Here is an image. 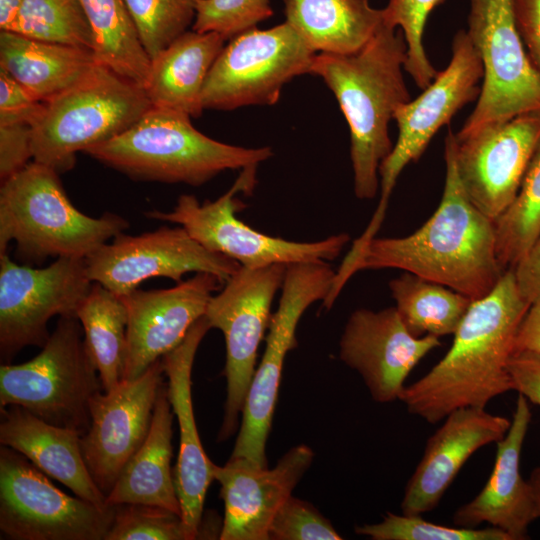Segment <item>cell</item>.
<instances>
[{"mask_svg": "<svg viewBox=\"0 0 540 540\" xmlns=\"http://www.w3.org/2000/svg\"><path fill=\"white\" fill-rule=\"evenodd\" d=\"M444 157V190L432 216L408 236L371 239L349 264L336 270L324 308L333 306L347 281L361 270H404L472 301L494 289L505 272L496 254L495 221L474 205L460 182L451 129L445 138Z\"/></svg>", "mask_w": 540, "mask_h": 540, "instance_id": "cell-1", "label": "cell"}, {"mask_svg": "<svg viewBox=\"0 0 540 540\" xmlns=\"http://www.w3.org/2000/svg\"><path fill=\"white\" fill-rule=\"evenodd\" d=\"M530 305L514 270H506L489 294L471 303L445 356L405 386L399 400L408 412L436 424L459 408H485L512 390L507 363Z\"/></svg>", "mask_w": 540, "mask_h": 540, "instance_id": "cell-2", "label": "cell"}, {"mask_svg": "<svg viewBox=\"0 0 540 540\" xmlns=\"http://www.w3.org/2000/svg\"><path fill=\"white\" fill-rule=\"evenodd\" d=\"M407 45L403 33L384 22L351 54L316 53L310 74L325 82L337 99L350 130L354 192L370 200L380 188L379 168L393 148L389 122L411 100L403 71Z\"/></svg>", "mask_w": 540, "mask_h": 540, "instance_id": "cell-3", "label": "cell"}, {"mask_svg": "<svg viewBox=\"0 0 540 540\" xmlns=\"http://www.w3.org/2000/svg\"><path fill=\"white\" fill-rule=\"evenodd\" d=\"M85 153L136 180L192 186L225 170L258 166L273 155L267 146L245 148L214 140L198 131L189 115L157 107Z\"/></svg>", "mask_w": 540, "mask_h": 540, "instance_id": "cell-4", "label": "cell"}, {"mask_svg": "<svg viewBox=\"0 0 540 540\" xmlns=\"http://www.w3.org/2000/svg\"><path fill=\"white\" fill-rule=\"evenodd\" d=\"M1 183L0 255L15 241L17 257L25 261L85 259L129 226L114 213L93 218L80 212L66 195L59 173L38 162Z\"/></svg>", "mask_w": 540, "mask_h": 540, "instance_id": "cell-5", "label": "cell"}, {"mask_svg": "<svg viewBox=\"0 0 540 540\" xmlns=\"http://www.w3.org/2000/svg\"><path fill=\"white\" fill-rule=\"evenodd\" d=\"M151 107L142 86L98 62L43 103L32 123L33 159L59 174L66 172L78 152L123 133Z\"/></svg>", "mask_w": 540, "mask_h": 540, "instance_id": "cell-6", "label": "cell"}, {"mask_svg": "<svg viewBox=\"0 0 540 540\" xmlns=\"http://www.w3.org/2000/svg\"><path fill=\"white\" fill-rule=\"evenodd\" d=\"M102 389L78 318L61 316L33 359L0 367V407L18 405L40 419L83 436L90 400Z\"/></svg>", "mask_w": 540, "mask_h": 540, "instance_id": "cell-7", "label": "cell"}, {"mask_svg": "<svg viewBox=\"0 0 540 540\" xmlns=\"http://www.w3.org/2000/svg\"><path fill=\"white\" fill-rule=\"evenodd\" d=\"M466 30L483 67L477 103L456 134L540 111V71L517 28L511 0H469Z\"/></svg>", "mask_w": 540, "mask_h": 540, "instance_id": "cell-8", "label": "cell"}, {"mask_svg": "<svg viewBox=\"0 0 540 540\" xmlns=\"http://www.w3.org/2000/svg\"><path fill=\"white\" fill-rule=\"evenodd\" d=\"M256 168L242 169L232 187L215 201L201 204L194 195L183 194L172 211L154 210L146 215L179 224L206 249L229 257L246 268L336 259L350 241L346 233L314 242H296L266 235L235 216L241 206L235 195L253 190Z\"/></svg>", "mask_w": 540, "mask_h": 540, "instance_id": "cell-9", "label": "cell"}, {"mask_svg": "<svg viewBox=\"0 0 540 540\" xmlns=\"http://www.w3.org/2000/svg\"><path fill=\"white\" fill-rule=\"evenodd\" d=\"M335 274L336 270L325 261L286 266L278 309L270 320L266 347L246 396L230 458H244L258 467H267L266 441L286 355L297 345L295 334L301 316L313 303L327 298Z\"/></svg>", "mask_w": 540, "mask_h": 540, "instance_id": "cell-10", "label": "cell"}, {"mask_svg": "<svg viewBox=\"0 0 540 540\" xmlns=\"http://www.w3.org/2000/svg\"><path fill=\"white\" fill-rule=\"evenodd\" d=\"M206 78L205 109L273 105L293 78L310 74L316 52L286 21L257 27L228 40Z\"/></svg>", "mask_w": 540, "mask_h": 540, "instance_id": "cell-11", "label": "cell"}, {"mask_svg": "<svg viewBox=\"0 0 540 540\" xmlns=\"http://www.w3.org/2000/svg\"><path fill=\"white\" fill-rule=\"evenodd\" d=\"M115 506L57 488L24 455L0 449V530L13 540H105Z\"/></svg>", "mask_w": 540, "mask_h": 540, "instance_id": "cell-12", "label": "cell"}, {"mask_svg": "<svg viewBox=\"0 0 540 540\" xmlns=\"http://www.w3.org/2000/svg\"><path fill=\"white\" fill-rule=\"evenodd\" d=\"M483 78L481 60L466 30H459L452 42L447 67L414 100L399 106L393 116L398 137L379 168L380 200L359 239L366 243L376 237L385 216L393 188L403 169L417 161L437 131L449 124L465 105L478 99Z\"/></svg>", "mask_w": 540, "mask_h": 540, "instance_id": "cell-13", "label": "cell"}, {"mask_svg": "<svg viewBox=\"0 0 540 540\" xmlns=\"http://www.w3.org/2000/svg\"><path fill=\"white\" fill-rule=\"evenodd\" d=\"M286 266H241L207 305L205 316L211 328L223 333L226 345L227 396L218 441L236 431L256 370L258 347L269 327L271 305L282 287Z\"/></svg>", "mask_w": 540, "mask_h": 540, "instance_id": "cell-14", "label": "cell"}, {"mask_svg": "<svg viewBox=\"0 0 540 540\" xmlns=\"http://www.w3.org/2000/svg\"><path fill=\"white\" fill-rule=\"evenodd\" d=\"M93 282L85 259L59 257L45 268L0 255V355L4 364L26 346L43 347L54 316H76Z\"/></svg>", "mask_w": 540, "mask_h": 540, "instance_id": "cell-15", "label": "cell"}, {"mask_svg": "<svg viewBox=\"0 0 540 540\" xmlns=\"http://www.w3.org/2000/svg\"><path fill=\"white\" fill-rule=\"evenodd\" d=\"M85 264L92 282L118 296L147 279L164 277L179 283L190 272L210 273L225 283L241 267L203 247L181 226H162L137 236L120 233L85 258Z\"/></svg>", "mask_w": 540, "mask_h": 540, "instance_id": "cell-16", "label": "cell"}, {"mask_svg": "<svg viewBox=\"0 0 540 540\" xmlns=\"http://www.w3.org/2000/svg\"><path fill=\"white\" fill-rule=\"evenodd\" d=\"M540 139V111L518 115L457 137L460 182L474 205L496 220L516 198Z\"/></svg>", "mask_w": 540, "mask_h": 540, "instance_id": "cell-17", "label": "cell"}, {"mask_svg": "<svg viewBox=\"0 0 540 540\" xmlns=\"http://www.w3.org/2000/svg\"><path fill=\"white\" fill-rule=\"evenodd\" d=\"M164 375L159 359L139 377L124 380L108 392L101 390L90 400V427L80 445L86 466L105 496L149 433Z\"/></svg>", "mask_w": 540, "mask_h": 540, "instance_id": "cell-18", "label": "cell"}, {"mask_svg": "<svg viewBox=\"0 0 540 540\" xmlns=\"http://www.w3.org/2000/svg\"><path fill=\"white\" fill-rule=\"evenodd\" d=\"M440 345L439 337L413 336L395 307L361 308L347 320L339 357L361 375L374 401L388 403L399 399L410 372Z\"/></svg>", "mask_w": 540, "mask_h": 540, "instance_id": "cell-19", "label": "cell"}, {"mask_svg": "<svg viewBox=\"0 0 540 540\" xmlns=\"http://www.w3.org/2000/svg\"><path fill=\"white\" fill-rule=\"evenodd\" d=\"M223 282L210 273H196L168 289H135L120 296L128 314L124 380H133L178 347L193 324L206 313L209 300Z\"/></svg>", "mask_w": 540, "mask_h": 540, "instance_id": "cell-20", "label": "cell"}, {"mask_svg": "<svg viewBox=\"0 0 540 540\" xmlns=\"http://www.w3.org/2000/svg\"><path fill=\"white\" fill-rule=\"evenodd\" d=\"M314 453L304 444L292 447L274 468L258 467L244 458L214 465L224 502L221 540H269L277 511L310 467Z\"/></svg>", "mask_w": 540, "mask_h": 540, "instance_id": "cell-21", "label": "cell"}, {"mask_svg": "<svg viewBox=\"0 0 540 540\" xmlns=\"http://www.w3.org/2000/svg\"><path fill=\"white\" fill-rule=\"evenodd\" d=\"M209 329L210 323L204 315L193 324L183 342L161 358L168 379V398L179 425L180 443L173 478L187 540L196 539L200 533L206 493L214 480L215 464L207 457L199 438L191 390L194 358Z\"/></svg>", "mask_w": 540, "mask_h": 540, "instance_id": "cell-22", "label": "cell"}, {"mask_svg": "<svg viewBox=\"0 0 540 540\" xmlns=\"http://www.w3.org/2000/svg\"><path fill=\"white\" fill-rule=\"evenodd\" d=\"M511 421L480 407L459 408L428 439L401 502L405 515H421L440 502L466 461L481 447L498 442Z\"/></svg>", "mask_w": 540, "mask_h": 540, "instance_id": "cell-23", "label": "cell"}, {"mask_svg": "<svg viewBox=\"0 0 540 540\" xmlns=\"http://www.w3.org/2000/svg\"><path fill=\"white\" fill-rule=\"evenodd\" d=\"M531 416L528 400L519 394L511 425L497 442L490 477L476 497L455 511V526L477 528L488 523L511 540L528 538L529 525L539 518L532 487L520 471L521 451Z\"/></svg>", "mask_w": 540, "mask_h": 540, "instance_id": "cell-24", "label": "cell"}, {"mask_svg": "<svg viewBox=\"0 0 540 540\" xmlns=\"http://www.w3.org/2000/svg\"><path fill=\"white\" fill-rule=\"evenodd\" d=\"M0 443L24 455L49 477L76 496L108 507L84 461L81 435L50 424L18 405L0 408Z\"/></svg>", "mask_w": 540, "mask_h": 540, "instance_id": "cell-25", "label": "cell"}, {"mask_svg": "<svg viewBox=\"0 0 540 540\" xmlns=\"http://www.w3.org/2000/svg\"><path fill=\"white\" fill-rule=\"evenodd\" d=\"M226 41L217 33L192 29L151 59L143 87L151 106L199 117L206 78Z\"/></svg>", "mask_w": 540, "mask_h": 540, "instance_id": "cell-26", "label": "cell"}, {"mask_svg": "<svg viewBox=\"0 0 540 540\" xmlns=\"http://www.w3.org/2000/svg\"><path fill=\"white\" fill-rule=\"evenodd\" d=\"M173 415L167 383H164L156 400L149 433L106 496L108 506L154 505L181 516L171 467Z\"/></svg>", "mask_w": 540, "mask_h": 540, "instance_id": "cell-27", "label": "cell"}, {"mask_svg": "<svg viewBox=\"0 0 540 540\" xmlns=\"http://www.w3.org/2000/svg\"><path fill=\"white\" fill-rule=\"evenodd\" d=\"M96 63L91 50L0 32V69L41 102L73 86Z\"/></svg>", "mask_w": 540, "mask_h": 540, "instance_id": "cell-28", "label": "cell"}, {"mask_svg": "<svg viewBox=\"0 0 540 540\" xmlns=\"http://www.w3.org/2000/svg\"><path fill=\"white\" fill-rule=\"evenodd\" d=\"M285 21L316 53L360 50L383 23L369 0H283Z\"/></svg>", "mask_w": 540, "mask_h": 540, "instance_id": "cell-29", "label": "cell"}, {"mask_svg": "<svg viewBox=\"0 0 540 540\" xmlns=\"http://www.w3.org/2000/svg\"><path fill=\"white\" fill-rule=\"evenodd\" d=\"M76 317L84 332V343L102 389L108 392L124 381L127 358V309L120 298L93 282Z\"/></svg>", "mask_w": 540, "mask_h": 540, "instance_id": "cell-30", "label": "cell"}, {"mask_svg": "<svg viewBox=\"0 0 540 540\" xmlns=\"http://www.w3.org/2000/svg\"><path fill=\"white\" fill-rule=\"evenodd\" d=\"M395 308L415 337L454 334L473 302L442 284L405 272L389 282Z\"/></svg>", "mask_w": 540, "mask_h": 540, "instance_id": "cell-31", "label": "cell"}, {"mask_svg": "<svg viewBox=\"0 0 540 540\" xmlns=\"http://www.w3.org/2000/svg\"><path fill=\"white\" fill-rule=\"evenodd\" d=\"M94 36L98 62L144 87L151 59L143 47L125 0H80Z\"/></svg>", "mask_w": 540, "mask_h": 540, "instance_id": "cell-32", "label": "cell"}, {"mask_svg": "<svg viewBox=\"0 0 540 540\" xmlns=\"http://www.w3.org/2000/svg\"><path fill=\"white\" fill-rule=\"evenodd\" d=\"M494 221L498 262L504 271L513 269L540 233V139L516 198Z\"/></svg>", "mask_w": 540, "mask_h": 540, "instance_id": "cell-33", "label": "cell"}, {"mask_svg": "<svg viewBox=\"0 0 540 540\" xmlns=\"http://www.w3.org/2000/svg\"><path fill=\"white\" fill-rule=\"evenodd\" d=\"M10 32L93 51L94 36L80 0H23Z\"/></svg>", "mask_w": 540, "mask_h": 540, "instance_id": "cell-34", "label": "cell"}, {"mask_svg": "<svg viewBox=\"0 0 540 540\" xmlns=\"http://www.w3.org/2000/svg\"><path fill=\"white\" fill-rule=\"evenodd\" d=\"M197 0H125L143 47L153 59L193 25Z\"/></svg>", "mask_w": 540, "mask_h": 540, "instance_id": "cell-35", "label": "cell"}, {"mask_svg": "<svg viewBox=\"0 0 540 540\" xmlns=\"http://www.w3.org/2000/svg\"><path fill=\"white\" fill-rule=\"evenodd\" d=\"M444 0H388L382 8L383 22L402 31L407 45L404 70L415 84L426 88L438 71L429 61L423 44L426 21L433 9Z\"/></svg>", "mask_w": 540, "mask_h": 540, "instance_id": "cell-36", "label": "cell"}, {"mask_svg": "<svg viewBox=\"0 0 540 540\" xmlns=\"http://www.w3.org/2000/svg\"><path fill=\"white\" fill-rule=\"evenodd\" d=\"M358 535L373 540H511L502 530L487 528L449 527L428 522L420 515L387 512L381 522L357 526Z\"/></svg>", "mask_w": 540, "mask_h": 540, "instance_id": "cell-37", "label": "cell"}, {"mask_svg": "<svg viewBox=\"0 0 540 540\" xmlns=\"http://www.w3.org/2000/svg\"><path fill=\"white\" fill-rule=\"evenodd\" d=\"M105 540H187L181 516L146 504L115 505Z\"/></svg>", "mask_w": 540, "mask_h": 540, "instance_id": "cell-38", "label": "cell"}, {"mask_svg": "<svg viewBox=\"0 0 540 540\" xmlns=\"http://www.w3.org/2000/svg\"><path fill=\"white\" fill-rule=\"evenodd\" d=\"M271 0H197L192 29L227 41L272 17Z\"/></svg>", "mask_w": 540, "mask_h": 540, "instance_id": "cell-39", "label": "cell"}, {"mask_svg": "<svg viewBox=\"0 0 540 540\" xmlns=\"http://www.w3.org/2000/svg\"><path fill=\"white\" fill-rule=\"evenodd\" d=\"M270 540H340L333 525L311 503L292 495L275 514Z\"/></svg>", "mask_w": 540, "mask_h": 540, "instance_id": "cell-40", "label": "cell"}, {"mask_svg": "<svg viewBox=\"0 0 540 540\" xmlns=\"http://www.w3.org/2000/svg\"><path fill=\"white\" fill-rule=\"evenodd\" d=\"M32 152V124L13 122L0 124V178L1 182L24 168Z\"/></svg>", "mask_w": 540, "mask_h": 540, "instance_id": "cell-41", "label": "cell"}, {"mask_svg": "<svg viewBox=\"0 0 540 540\" xmlns=\"http://www.w3.org/2000/svg\"><path fill=\"white\" fill-rule=\"evenodd\" d=\"M43 103L0 69V124L13 122L32 124L40 113Z\"/></svg>", "mask_w": 540, "mask_h": 540, "instance_id": "cell-42", "label": "cell"}, {"mask_svg": "<svg viewBox=\"0 0 540 540\" xmlns=\"http://www.w3.org/2000/svg\"><path fill=\"white\" fill-rule=\"evenodd\" d=\"M507 370L512 390L540 406V353L514 352L508 360Z\"/></svg>", "mask_w": 540, "mask_h": 540, "instance_id": "cell-43", "label": "cell"}, {"mask_svg": "<svg viewBox=\"0 0 540 540\" xmlns=\"http://www.w3.org/2000/svg\"><path fill=\"white\" fill-rule=\"evenodd\" d=\"M518 31L540 71V0H511Z\"/></svg>", "mask_w": 540, "mask_h": 540, "instance_id": "cell-44", "label": "cell"}, {"mask_svg": "<svg viewBox=\"0 0 540 540\" xmlns=\"http://www.w3.org/2000/svg\"><path fill=\"white\" fill-rule=\"evenodd\" d=\"M521 295L530 303L540 302V233L513 268Z\"/></svg>", "mask_w": 540, "mask_h": 540, "instance_id": "cell-45", "label": "cell"}, {"mask_svg": "<svg viewBox=\"0 0 540 540\" xmlns=\"http://www.w3.org/2000/svg\"><path fill=\"white\" fill-rule=\"evenodd\" d=\"M521 351L540 353V302L530 305L518 327L514 352Z\"/></svg>", "mask_w": 540, "mask_h": 540, "instance_id": "cell-46", "label": "cell"}, {"mask_svg": "<svg viewBox=\"0 0 540 540\" xmlns=\"http://www.w3.org/2000/svg\"><path fill=\"white\" fill-rule=\"evenodd\" d=\"M23 0H0V30L8 31L18 16Z\"/></svg>", "mask_w": 540, "mask_h": 540, "instance_id": "cell-47", "label": "cell"}, {"mask_svg": "<svg viewBox=\"0 0 540 540\" xmlns=\"http://www.w3.org/2000/svg\"><path fill=\"white\" fill-rule=\"evenodd\" d=\"M528 481L533 490V494L535 497L538 514L540 518V467H537L532 471L531 476Z\"/></svg>", "mask_w": 540, "mask_h": 540, "instance_id": "cell-48", "label": "cell"}]
</instances>
